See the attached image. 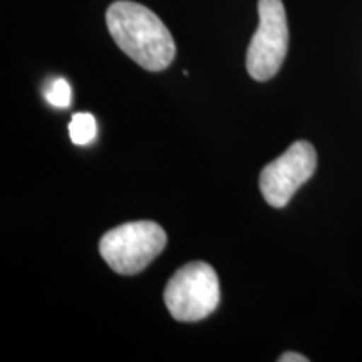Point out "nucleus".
<instances>
[{
    "label": "nucleus",
    "instance_id": "nucleus-2",
    "mask_svg": "<svg viewBox=\"0 0 362 362\" xmlns=\"http://www.w3.org/2000/svg\"><path fill=\"white\" fill-rule=\"evenodd\" d=\"M166 240L165 230L155 221H129L103 235L99 253L117 274L134 275L160 255Z\"/></svg>",
    "mask_w": 362,
    "mask_h": 362
},
{
    "label": "nucleus",
    "instance_id": "nucleus-1",
    "mask_svg": "<svg viewBox=\"0 0 362 362\" xmlns=\"http://www.w3.org/2000/svg\"><path fill=\"white\" fill-rule=\"evenodd\" d=\"M106 24L121 51L143 69L160 72L173 62L175 40L168 27L148 7L117 0L107 8Z\"/></svg>",
    "mask_w": 362,
    "mask_h": 362
},
{
    "label": "nucleus",
    "instance_id": "nucleus-4",
    "mask_svg": "<svg viewBox=\"0 0 362 362\" xmlns=\"http://www.w3.org/2000/svg\"><path fill=\"white\" fill-rule=\"evenodd\" d=\"M288 51V25L282 0H259V27L247 51V71L255 81H269L282 67Z\"/></svg>",
    "mask_w": 362,
    "mask_h": 362
},
{
    "label": "nucleus",
    "instance_id": "nucleus-3",
    "mask_svg": "<svg viewBox=\"0 0 362 362\" xmlns=\"http://www.w3.org/2000/svg\"><path fill=\"white\" fill-rule=\"evenodd\" d=\"M165 304L180 322H197L214 314L220 304V282L214 267L189 262L176 270L165 288Z\"/></svg>",
    "mask_w": 362,
    "mask_h": 362
},
{
    "label": "nucleus",
    "instance_id": "nucleus-7",
    "mask_svg": "<svg viewBox=\"0 0 362 362\" xmlns=\"http://www.w3.org/2000/svg\"><path fill=\"white\" fill-rule=\"evenodd\" d=\"M45 99L56 107H67L71 104V86L66 79H54L44 93Z\"/></svg>",
    "mask_w": 362,
    "mask_h": 362
},
{
    "label": "nucleus",
    "instance_id": "nucleus-6",
    "mask_svg": "<svg viewBox=\"0 0 362 362\" xmlns=\"http://www.w3.org/2000/svg\"><path fill=\"white\" fill-rule=\"evenodd\" d=\"M69 134L74 144H79V146L89 144L98 134V124L94 116L89 115V112H78V115L72 116Z\"/></svg>",
    "mask_w": 362,
    "mask_h": 362
},
{
    "label": "nucleus",
    "instance_id": "nucleus-5",
    "mask_svg": "<svg viewBox=\"0 0 362 362\" xmlns=\"http://www.w3.org/2000/svg\"><path fill=\"white\" fill-rule=\"evenodd\" d=\"M317 168L315 148L309 141H296L282 156L269 163L260 173V192L274 208H284Z\"/></svg>",
    "mask_w": 362,
    "mask_h": 362
},
{
    "label": "nucleus",
    "instance_id": "nucleus-8",
    "mask_svg": "<svg viewBox=\"0 0 362 362\" xmlns=\"http://www.w3.org/2000/svg\"><path fill=\"white\" fill-rule=\"evenodd\" d=\"M280 362H307L309 359H307L305 356L302 354H297V352H285L284 356L279 357Z\"/></svg>",
    "mask_w": 362,
    "mask_h": 362
}]
</instances>
